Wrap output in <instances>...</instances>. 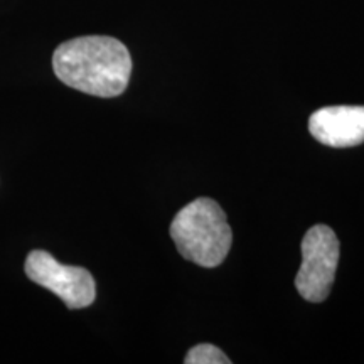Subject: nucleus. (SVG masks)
Instances as JSON below:
<instances>
[{
	"instance_id": "f257e3e1",
	"label": "nucleus",
	"mask_w": 364,
	"mask_h": 364,
	"mask_svg": "<svg viewBox=\"0 0 364 364\" xmlns=\"http://www.w3.org/2000/svg\"><path fill=\"white\" fill-rule=\"evenodd\" d=\"M53 70L70 88L100 98H113L127 90L132 58L124 43L110 36H83L59 44Z\"/></svg>"
},
{
	"instance_id": "f03ea898",
	"label": "nucleus",
	"mask_w": 364,
	"mask_h": 364,
	"mask_svg": "<svg viewBox=\"0 0 364 364\" xmlns=\"http://www.w3.org/2000/svg\"><path fill=\"white\" fill-rule=\"evenodd\" d=\"M171 238L186 260L215 268L225 262L233 233L220 204L199 198L177 213L171 223Z\"/></svg>"
},
{
	"instance_id": "7ed1b4c3",
	"label": "nucleus",
	"mask_w": 364,
	"mask_h": 364,
	"mask_svg": "<svg viewBox=\"0 0 364 364\" xmlns=\"http://www.w3.org/2000/svg\"><path fill=\"white\" fill-rule=\"evenodd\" d=\"M339 263V241L326 225H316L302 240V265L295 277L300 297L322 302L329 297Z\"/></svg>"
},
{
	"instance_id": "20e7f679",
	"label": "nucleus",
	"mask_w": 364,
	"mask_h": 364,
	"mask_svg": "<svg viewBox=\"0 0 364 364\" xmlns=\"http://www.w3.org/2000/svg\"><path fill=\"white\" fill-rule=\"evenodd\" d=\"M24 270L31 280L56 294L68 309H85L97 297V284L86 268L63 265L44 250L27 255Z\"/></svg>"
},
{
	"instance_id": "39448f33",
	"label": "nucleus",
	"mask_w": 364,
	"mask_h": 364,
	"mask_svg": "<svg viewBox=\"0 0 364 364\" xmlns=\"http://www.w3.org/2000/svg\"><path fill=\"white\" fill-rule=\"evenodd\" d=\"M309 130L317 142L336 149L364 142V107H326L314 112Z\"/></svg>"
},
{
	"instance_id": "423d86ee",
	"label": "nucleus",
	"mask_w": 364,
	"mask_h": 364,
	"mask_svg": "<svg viewBox=\"0 0 364 364\" xmlns=\"http://www.w3.org/2000/svg\"><path fill=\"white\" fill-rule=\"evenodd\" d=\"M186 364H230L231 359L213 344H198L188 353Z\"/></svg>"
}]
</instances>
